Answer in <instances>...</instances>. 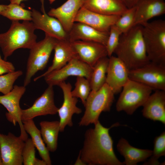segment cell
<instances>
[{"mask_svg": "<svg viewBox=\"0 0 165 165\" xmlns=\"http://www.w3.org/2000/svg\"><path fill=\"white\" fill-rule=\"evenodd\" d=\"M58 86L62 91L64 97L62 104L58 108L57 112L60 118V132H62L67 126L70 127L73 126V115L80 114L82 110L76 105L78 101L77 98L72 95L71 84L64 81L60 83Z\"/></svg>", "mask_w": 165, "mask_h": 165, "instance_id": "4fadbf2b", "label": "cell"}, {"mask_svg": "<svg viewBox=\"0 0 165 165\" xmlns=\"http://www.w3.org/2000/svg\"><path fill=\"white\" fill-rule=\"evenodd\" d=\"M109 63L105 83L114 94L119 93L129 79V69L117 57H109Z\"/></svg>", "mask_w": 165, "mask_h": 165, "instance_id": "9a60e30c", "label": "cell"}, {"mask_svg": "<svg viewBox=\"0 0 165 165\" xmlns=\"http://www.w3.org/2000/svg\"><path fill=\"white\" fill-rule=\"evenodd\" d=\"M116 105V110L132 115L143 106L152 94V88L129 79L123 87Z\"/></svg>", "mask_w": 165, "mask_h": 165, "instance_id": "8992f818", "label": "cell"}, {"mask_svg": "<svg viewBox=\"0 0 165 165\" xmlns=\"http://www.w3.org/2000/svg\"><path fill=\"white\" fill-rule=\"evenodd\" d=\"M25 0H10V3L20 5V3L22 1Z\"/></svg>", "mask_w": 165, "mask_h": 165, "instance_id": "74e56055", "label": "cell"}, {"mask_svg": "<svg viewBox=\"0 0 165 165\" xmlns=\"http://www.w3.org/2000/svg\"><path fill=\"white\" fill-rule=\"evenodd\" d=\"M130 79L153 90L165 91V66L151 62L140 68L129 70Z\"/></svg>", "mask_w": 165, "mask_h": 165, "instance_id": "ba28073f", "label": "cell"}, {"mask_svg": "<svg viewBox=\"0 0 165 165\" xmlns=\"http://www.w3.org/2000/svg\"><path fill=\"white\" fill-rule=\"evenodd\" d=\"M1 56L0 54V59H1Z\"/></svg>", "mask_w": 165, "mask_h": 165, "instance_id": "b9f144b4", "label": "cell"}, {"mask_svg": "<svg viewBox=\"0 0 165 165\" xmlns=\"http://www.w3.org/2000/svg\"><path fill=\"white\" fill-rule=\"evenodd\" d=\"M23 73L21 70H19L0 75V92L5 94L10 92L13 88L14 82Z\"/></svg>", "mask_w": 165, "mask_h": 165, "instance_id": "1f68e13d", "label": "cell"}, {"mask_svg": "<svg viewBox=\"0 0 165 165\" xmlns=\"http://www.w3.org/2000/svg\"><path fill=\"white\" fill-rule=\"evenodd\" d=\"M15 71V67L11 62L0 59V75Z\"/></svg>", "mask_w": 165, "mask_h": 165, "instance_id": "e575fe53", "label": "cell"}, {"mask_svg": "<svg viewBox=\"0 0 165 165\" xmlns=\"http://www.w3.org/2000/svg\"><path fill=\"white\" fill-rule=\"evenodd\" d=\"M135 11V6L128 9L120 16L114 24L122 34L127 32L133 27Z\"/></svg>", "mask_w": 165, "mask_h": 165, "instance_id": "4dcf8cb0", "label": "cell"}, {"mask_svg": "<svg viewBox=\"0 0 165 165\" xmlns=\"http://www.w3.org/2000/svg\"><path fill=\"white\" fill-rule=\"evenodd\" d=\"M118 151L124 158L123 163L126 165H136L140 162L145 161L150 157L152 150L142 149L131 146L125 139L122 138L117 145Z\"/></svg>", "mask_w": 165, "mask_h": 165, "instance_id": "cb8c5ba5", "label": "cell"}, {"mask_svg": "<svg viewBox=\"0 0 165 165\" xmlns=\"http://www.w3.org/2000/svg\"><path fill=\"white\" fill-rule=\"evenodd\" d=\"M24 141L20 136L9 132L0 133V150L3 165H22Z\"/></svg>", "mask_w": 165, "mask_h": 165, "instance_id": "8fae6325", "label": "cell"}, {"mask_svg": "<svg viewBox=\"0 0 165 165\" xmlns=\"http://www.w3.org/2000/svg\"><path fill=\"white\" fill-rule=\"evenodd\" d=\"M147 53L150 62L165 66V21L147 22L141 25Z\"/></svg>", "mask_w": 165, "mask_h": 165, "instance_id": "277c9868", "label": "cell"}, {"mask_svg": "<svg viewBox=\"0 0 165 165\" xmlns=\"http://www.w3.org/2000/svg\"><path fill=\"white\" fill-rule=\"evenodd\" d=\"M9 0L10 1V0Z\"/></svg>", "mask_w": 165, "mask_h": 165, "instance_id": "7bdbcfd3", "label": "cell"}, {"mask_svg": "<svg viewBox=\"0 0 165 165\" xmlns=\"http://www.w3.org/2000/svg\"><path fill=\"white\" fill-rule=\"evenodd\" d=\"M109 60L108 57H102L93 67L89 80L92 90H98L105 83Z\"/></svg>", "mask_w": 165, "mask_h": 165, "instance_id": "4316f807", "label": "cell"}, {"mask_svg": "<svg viewBox=\"0 0 165 165\" xmlns=\"http://www.w3.org/2000/svg\"><path fill=\"white\" fill-rule=\"evenodd\" d=\"M35 29L32 22L24 20L12 21L9 29L0 34V47L4 60L10 56L16 50L20 48L30 49L37 42L35 34Z\"/></svg>", "mask_w": 165, "mask_h": 165, "instance_id": "3957f363", "label": "cell"}, {"mask_svg": "<svg viewBox=\"0 0 165 165\" xmlns=\"http://www.w3.org/2000/svg\"><path fill=\"white\" fill-rule=\"evenodd\" d=\"M56 39L45 34L44 38L37 42L30 49L24 86L26 87L29 85L35 74L46 68L53 50Z\"/></svg>", "mask_w": 165, "mask_h": 165, "instance_id": "52a82bcc", "label": "cell"}, {"mask_svg": "<svg viewBox=\"0 0 165 165\" xmlns=\"http://www.w3.org/2000/svg\"><path fill=\"white\" fill-rule=\"evenodd\" d=\"M81 5L82 0H67L59 7L51 9L48 14L57 19L68 33L75 22V17Z\"/></svg>", "mask_w": 165, "mask_h": 165, "instance_id": "44dd1931", "label": "cell"}, {"mask_svg": "<svg viewBox=\"0 0 165 165\" xmlns=\"http://www.w3.org/2000/svg\"><path fill=\"white\" fill-rule=\"evenodd\" d=\"M140 0H121L126 7L130 8L134 6Z\"/></svg>", "mask_w": 165, "mask_h": 165, "instance_id": "d590c367", "label": "cell"}, {"mask_svg": "<svg viewBox=\"0 0 165 165\" xmlns=\"http://www.w3.org/2000/svg\"><path fill=\"white\" fill-rule=\"evenodd\" d=\"M71 42L78 58L92 67L100 59L108 57L105 46L101 43L82 40Z\"/></svg>", "mask_w": 165, "mask_h": 165, "instance_id": "2e32d148", "label": "cell"}, {"mask_svg": "<svg viewBox=\"0 0 165 165\" xmlns=\"http://www.w3.org/2000/svg\"><path fill=\"white\" fill-rule=\"evenodd\" d=\"M32 12L24 8L20 5L10 3L7 5L1 15L13 21L32 20Z\"/></svg>", "mask_w": 165, "mask_h": 165, "instance_id": "83f0119b", "label": "cell"}, {"mask_svg": "<svg viewBox=\"0 0 165 165\" xmlns=\"http://www.w3.org/2000/svg\"><path fill=\"white\" fill-rule=\"evenodd\" d=\"M7 5H0V15L6 9Z\"/></svg>", "mask_w": 165, "mask_h": 165, "instance_id": "f35d334b", "label": "cell"}, {"mask_svg": "<svg viewBox=\"0 0 165 165\" xmlns=\"http://www.w3.org/2000/svg\"><path fill=\"white\" fill-rule=\"evenodd\" d=\"M81 8L102 14L117 15L128 9L121 0H82Z\"/></svg>", "mask_w": 165, "mask_h": 165, "instance_id": "603a6c76", "label": "cell"}, {"mask_svg": "<svg viewBox=\"0 0 165 165\" xmlns=\"http://www.w3.org/2000/svg\"><path fill=\"white\" fill-rule=\"evenodd\" d=\"M93 67L75 58L58 70L53 71L44 77L48 85L58 86L71 76H82L89 80Z\"/></svg>", "mask_w": 165, "mask_h": 165, "instance_id": "30bf717a", "label": "cell"}, {"mask_svg": "<svg viewBox=\"0 0 165 165\" xmlns=\"http://www.w3.org/2000/svg\"><path fill=\"white\" fill-rule=\"evenodd\" d=\"M120 16L102 14L81 8L75 22L82 23L100 31L109 33L111 26L115 24Z\"/></svg>", "mask_w": 165, "mask_h": 165, "instance_id": "e0dca14e", "label": "cell"}, {"mask_svg": "<svg viewBox=\"0 0 165 165\" xmlns=\"http://www.w3.org/2000/svg\"><path fill=\"white\" fill-rule=\"evenodd\" d=\"M58 109L54 103L53 86L48 85L31 107L22 110L21 120L23 122L38 116L54 115L57 113Z\"/></svg>", "mask_w": 165, "mask_h": 165, "instance_id": "7c38bea8", "label": "cell"}, {"mask_svg": "<svg viewBox=\"0 0 165 165\" xmlns=\"http://www.w3.org/2000/svg\"><path fill=\"white\" fill-rule=\"evenodd\" d=\"M142 106L144 117L165 124V91L156 90Z\"/></svg>", "mask_w": 165, "mask_h": 165, "instance_id": "ffe728a7", "label": "cell"}, {"mask_svg": "<svg viewBox=\"0 0 165 165\" xmlns=\"http://www.w3.org/2000/svg\"><path fill=\"white\" fill-rule=\"evenodd\" d=\"M41 136L49 152H55L57 147L59 133L60 132V122L58 121H43L39 123Z\"/></svg>", "mask_w": 165, "mask_h": 165, "instance_id": "484cf974", "label": "cell"}, {"mask_svg": "<svg viewBox=\"0 0 165 165\" xmlns=\"http://www.w3.org/2000/svg\"><path fill=\"white\" fill-rule=\"evenodd\" d=\"M48 0L49 1L50 3L51 4H52L55 1V0Z\"/></svg>", "mask_w": 165, "mask_h": 165, "instance_id": "60d3db41", "label": "cell"}, {"mask_svg": "<svg viewBox=\"0 0 165 165\" xmlns=\"http://www.w3.org/2000/svg\"><path fill=\"white\" fill-rule=\"evenodd\" d=\"M22 123L25 130L31 136L34 145L42 160L46 162L47 165H51L49 151L45 145L40 130L36 127L33 119L25 120Z\"/></svg>", "mask_w": 165, "mask_h": 165, "instance_id": "d4e9b609", "label": "cell"}, {"mask_svg": "<svg viewBox=\"0 0 165 165\" xmlns=\"http://www.w3.org/2000/svg\"><path fill=\"white\" fill-rule=\"evenodd\" d=\"M53 50L54 53L52 64L44 73L34 78V81L53 71L59 69L72 59L78 58L71 42L68 39H57Z\"/></svg>", "mask_w": 165, "mask_h": 165, "instance_id": "ac0fdd59", "label": "cell"}, {"mask_svg": "<svg viewBox=\"0 0 165 165\" xmlns=\"http://www.w3.org/2000/svg\"><path fill=\"white\" fill-rule=\"evenodd\" d=\"M74 165H85V164L82 161L81 159L80 158L79 156H78L77 160L75 162Z\"/></svg>", "mask_w": 165, "mask_h": 165, "instance_id": "8d00e7d4", "label": "cell"}, {"mask_svg": "<svg viewBox=\"0 0 165 165\" xmlns=\"http://www.w3.org/2000/svg\"><path fill=\"white\" fill-rule=\"evenodd\" d=\"M122 33L114 24L110 29L105 47L108 57L112 55L119 44L120 37Z\"/></svg>", "mask_w": 165, "mask_h": 165, "instance_id": "d6a6232c", "label": "cell"}, {"mask_svg": "<svg viewBox=\"0 0 165 165\" xmlns=\"http://www.w3.org/2000/svg\"><path fill=\"white\" fill-rule=\"evenodd\" d=\"M135 6V15L133 26L141 25L152 18L165 13L164 0H140Z\"/></svg>", "mask_w": 165, "mask_h": 165, "instance_id": "d6986e66", "label": "cell"}, {"mask_svg": "<svg viewBox=\"0 0 165 165\" xmlns=\"http://www.w3.org/2000/svg\"><path fill=\"white\" fill-rule=\"evenodd\" d=\"M22 154L24 165H35L37 158L35 157V147L31 138H28L24 141Z\"/></svg>", "mask_w": 165, "mask_h": 165, "instance_id": "836d02e7", "label": "cell"}, {"mask_svg": "<svg viewBox=\"0 0 165 165\" xmlns=\"http://www.w3.org/2000/svg\"><path fill=\"white\" fill-rule=\"evenodd\" d=\"M26 90L25 86L16 85L10 92L0 96V104L8 111L5 114L7 119L14 126L17 123L19 124L20 131V136L24 141L28 138L21 119L22 109L20 106V101Z\"/></svg>", "mask_w": 165, "mask_h": 165, "instance_id": "9c48e42d", "label": "cell"}, {"mask_svg": "<svg viewBox=\"0 0 165 165\" xmlns=\"http://www.w3.org/2000/svg\"><path fill=\"white\" fill-rule=\"evenodd\" d=\"M75 86L71 91L72 95L80 98L84 106L91 90L89 81L85 77L78 76Z\"/></svg>", "mask_w": 165, "mask_h": 165, "instance_id": "f546056e", "label": "cell"}, {"mask_svg": "<svg viewBox=\"0 0 165 165\" xmlns=\"http://www.w3.org/2000/svg\"><path fill=\"white\" fill-rule=\"evenodd\" d=\"M114 94L106 83L96 91L91 90L85 105V110L79 124L86 126L99 120L103 112H109L114 100Z\"/></svg>", "mask_w": 165, "mask_h": 165, "instance_id": "5b68a950", "label": "cell"}, {"mask_svg": "<svg viewBox=\"0 0 165 165\" xmlns=\"http://www.w3.org/2000/svg\"><path fill=\"white\" fill-rule=\"evenodd\" d=\"M165 156V132L156 137L154 141L153 149L149 159L145 161L143 165H162L158 161L161 157Z\"/></svg>", "mask_w": 165, "mask_h": 165, "instance_id": "f1b7e54d", "label": "cell"}, {"mask_svg": "<svg viewBox=\"0 0 165 165\" xmlns=\"http://www.w3.org/2000/svg\"><path fill=\"white\" fill-rule=\"evenodd\" d=\"M0 165H3L1 154L0 150Z\"/></svg>", "mask_w": 165, "mask_h": 165, "instance_id": "ab89813d", "label": "cell"}, {"mask_svg": "<svg viewBox=\"0 0 165 165\" xmlns=\"http://www.w3.org/2000/svg\"><path fill=\"white\" fill-rule=\"evenodd\" d=\"M93 128L87 130L84 134L82 148L79 156L85 165H123L117 157L114 150L113 141L109 131L118 126V123L109 128L103 126L98 121Z\"/></svg>", "mask_w": 165, "mask_h": 165, "instance_id": "6da1fadb", "label": "cell"}, {"mask_svg": "<svg viewBox=\"0 0 165 165\" xmlns=\"http://www.w3.org/2000/svg\"><path fill=\"white\" fill-rule=\"evenodd\" d=\"M114 53L129 70L140 68L150 62L143 38L142 26H134L122 34Z\"/></svg>", "mask_w": 165, "mask_h": 165, "instance_id": "7a4b0ae2", "label": "cell"}, {"mask_svg": "<svg viewBox=\"0 0 165 165\" xmlns=\"http://www.w3.org/2000/svg\"><path fill=\"white\" fill-rule=\"evenodd\" d=\"M109 33L98 31L85 24L75 22L68 33V39L72 42L82 40L97 42L105 46Z\"/></svg>", "mask_w": 165, "mask_h": 165, "instance_id": "7402d4cb", "label": "cell"}, {"mask_svg": "<svg viewBox=\"0 0 165 165\" xmlns=\"http://www.w3.org/2000/svg\"><path fill=\"white\" fill-rule=\"evenodd\" d=\"M32 20L35 29L44 31L45 34L58 39H68V33L64 29L60 21L46 13L43 7L42 13L32 9Z\"/></svg>", "mask_w": 165, "mask_h": 165, "instance_id": "5bb4252c", "label": "cell"}]
</instances>
